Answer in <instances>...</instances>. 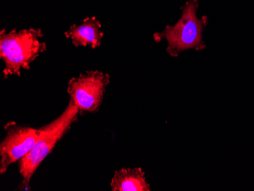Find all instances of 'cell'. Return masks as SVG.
I'll return each instance as SVG.
<instances>
[{"label":"cell","instance_id":"obj_4","mask_svg":"<svg viewBox=\"0 0 254 191\" xmlns=\"http://www.w3.org/2000/svg\"><path fill=\"white\" fill-rule=\"evenodd\" d=\"M110 82L109 74L98 70L88 71L71 78L67 92L79 110V114L98 111Z\"/></svg>","mask_w":254,"mask_h":191},{"label":"cell","instance_id":"obj_2","mask_svg":"<svg viewBox=\"0 0 254 191\" xmlns=\"http://www.w3.org/2000/svg\"><path fill=\"white\" fill-rule=\"evenodd\" d=\"M199 7V0H189L181 7V17L175 25H167L163 31L154 34L155 42L167 41L166 51L172 58L188 50L199 51L206 48L202 33L209 19L205 15L197 16Z\"/></svg>","mask_w":254,"mask_h":191},{"label":"cell","instance_id":"obj_5","mask_svg":"<svg viewBox=\"0 0 254 191\" xmlns=\"http://www.w3.org/2000/svg\"><path fill=\"white\" fill-rule=\"evenodd\" d=\"M7 134L0 144V174L3 175L8 167L28 155L41 134V128L34 129L28 126L8 122L5 126Z\"/></svg>","mask_w":254,"mask_h":191},{"label":"cell","instance_id":"obj_7","mask_svg":"<svg viewBox=\"0 0 254 191\" xmlns=\"http://www.w3.org/2000/svg\"><path fill=\"white\" fill-rule=\"evenodd\" d=\"M112 191H150L145 173L141 168H121L114 172L111 182Z\"/></svg>","mask_w":254,"mask_h":191},{"label":"cell","instance_id":"obj_3","mask_svg":"<svg viewBox=\"0 0 254 191\" xmlns=\"http://www.w3.org/2000/svg\"><path fill=\"white\" fill-rule=\"evenodd\" d=\"M78 114L79 110L70 99L68 106L60 116L41 127V136L34 147L18 162L23 187H28L33 175L44 159L51 153L57 142L69 130L72 124L77 121Z\"/></svg>","mask_w":254,"mask_h":191},{"label":"cell","instance_id":"obj_1","mask_svg":"<svg viewBox=\"0 0 254 191\" xmlns=\"http://www.w3.org/2000/svg\"><path fill=\"white\" fill-rule=\"evenodd\" d=\"M43 33L40 28H30L18 31L0 32V58L4 61L5 78L20 76L21 70L30 69V65L47 50V44L41 41Z\"/></svg>","mask_w":254,"mask_h":191},{"label":"cell","instance_id":"obj_6","mask_svg":"<svg viewBox=\"0 0 254 191\" xmlns=\"http://www.w3.org/2000/svg\"><path fill=\"white\" fill-rule=\"evenodd\" d=\"M101 22L96 17H88L81 25H73L65 31V36L75 47L90 46L92 49L101 46L104 33Z\"/></svg>","mask_w":254,"mask_h":191}]
</instances>
